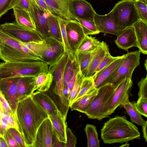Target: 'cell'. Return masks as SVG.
<instances>
[{
    "label": "cell",
    "instance_id": "obj_28",
    "mask_svg": "<svg viewBox=\"0 0 147 147\" xmlns=\"http://www.w3.org/2000/svg\"><path fill=\"white\" fill-rule=\"evenodd\" d=\"M53 80V76L51 73H42L35 77L33 92L36 91L44 92L50 87Z\"/></svg>",
    "mask_w": 147,
    "mask_h": 147
},
{
    "label": "cell",
    "instance_id": "obj_20",
    "mask_svg": "<svg viewBox=\"0 0 147 147\" xmlns=\"http://www.w3.org/2000/svg\"><path fill=\"white\" fill-rule=\"evenodd\" d=\"M31 96L49 116L62 114L54 101L44 92L36 91L32 94Z\"/></svg>",
    "mask_w": 147,
    "mask_h": 147
},
{
    "label": "cell",
    "instance_id": "obj_29",
    "mask_svg": "<svg viewBox=\"0 0 147 147\" xmlns=\"http://www.w3.org/2000/svg\"><path fill=\"white\" fill-rule=\"evenodd\" d=\"M101 42L94 37L86 35L80 44L77 51L92 52L95 51L100 45Z\"/></svg>",
    "mask_w": 147,
    "mask_h": 147
},
{
    "label": "cell",
    "instance_id": "obj_51",
    "mask_svg": "<svg viewBox=\"0 0 147 147\" xmlns=\"http://www.w3.org/2000/svg\"><path fill=\"white\" fill-rule=\"evenodd\" d=\"M40 7L47 13L52 14L49 11L45 0H35Z\"/></svg>",
    "mask_w": 147,
    "mask_h": 147
},
{
    "label": "cell",
    "instance_id": "obj_22",
    "mask_svg": "<svg viewBox=\"0 0 147 147\" xmlns=\"http://www.w3.org/2000/svg\"><path fill=\"white\" fill-rule=\"evenodd\" d=\"M35 77H20L17 84V97L18 102L31 96L33 93Z\"/></svg>",
    "mask_w": 147,
    "mask_h": 147
},
{
    "label": "cell",
    "instance_id": "obj_37",
    "mask_svg": "<svg viewBox=\"0 0 147 147\" xmlns=\"http://www.w3.org/2000/svg\"><path fill=\"white\" fill-rule=\"evenodd\" d=\"M94 88H95L93 76L92 75L89 77H85L83 80L80 91L75 100L86 94Z\"/></svg>",
    "mask_w": 147,
    "mask_h": 147
},
{
    "label": "cell",
    "instance_id": "obj_24",
    "mask_svg": "<svg viewBox=\"0 0 147 147\" xmlns=\"http://www.w3.org/2000/svg\"><path fill=\"white\" fill-rule=\"evenodd\" d=\"M109 51V50L108 45L104 41H102L100 46L94 51L91 61L86 71L85 77H89L94 74L96 69Z\"/></svg>",
    "mask_w": 147,
    "mask_h": 147
},
{
    "label": "cell",
    "instance_id": "obj_56",
    "mask_svg": "<svg viewBox=\"0 0 147 147\" xmlns=\"http://www.w3.org/2000/svg\"><path fill=\"white\" fill-rule=\"evenodd\" d=\"M143 2H144L146 4H147V0H140Z\"/></svg>",
    "mask_w": 147,
    "mask_h": 147
},
{
    "label": "cell",
    "instance_id": "obj_53",
    "mask_svg": "<svg viewBox=\"0 0 147 147\" xmlns=\"http://www.w3.org/2000/svg\"><path fill=\"white\" fill-rule=\"evenodd\" d=\"M0 147H8L5 139L3 135H1L0 137Z\"/></svg>",
    "mask_w": 147,
    "mask_h": 147
},
{
    "label": "cell",
    "instance_id": "obj_41",
    "mask_svg": "<svg viewBox=\"0 0 147 147\" xmlns=\"http://www.w3.org/2000/svg\"><path fill=\"white\" fill-rule=\"evenodd\" d=\"M24 43L30 50L41 59L44 47V40L41 42Z\"/></svg>",
    "mask_w": 147,
    "mask_h": 147
},
{
    "label": "cell",
    "instance_id": "obj_35",
    "mask_svg": "<svg viewBox=\"0 0 147 147\" xmlns=\"http://www.w3.org/2000/svg\"><path fill=\"white\" fill-rule=\"evenodd\" d=\"M85 76L79 71L77 74L75 83L67 99L69 106L75 100L80 91L82 81Z\"/></svg>",
    "mask_w": 147,
    "mask_h": 147
},
{
    "label": "cell",
    "instance_id": "obj_27",
    "mask_svg": "<svg viewBox=\"0 0 147 147\" xmlns=\"http://www.w3.org/2000/svg\"><path fill=\"white\" fill-rule=\"evenodd\" d=\"M13 9L16 22L18 25L26 29L36 31L33 20L28 12L17 7Z\"/></svg>",
    "mask_w": 147,
    "mask_h": 147
},
{
    "label": "cell",
    "instance_id": "obj_21",
    "mask_svg": "<svg viewBox=\"0 0 147 147\" xmlns=\"http://www.w3.org/2000/svg\"><path fill=\"white\" fill-rule=\"evenodd\" d=\"M115 42L119 48L127 51L130 48L136 47V38L133 26L122 31L117 36Z\"/></svg>",
    "mask_w": 147,
    "mask_h": 147
},
{
    "label": "cell",
    "instance_id": "obj_2",
    "mask_svg": "<svg viewBox=\"0 0 147 147\" xmlns=\"http://www.w3.org/2000/svg\"><path fill=\"white\" fill-rule=\"evenodd\" d=\"M138 128L124 116H116L106 122L101 130V137L105 144L127 142L139 139Z\"/></svg>",
    "mask_w": 147,
    "mask_h": 147
},
{
    "label": "cell",
    "instance_id": "obj_34",
    "mask_svg": "<svg viewBox=\"0 0 147 147\" xmlns=\"http://www.w3.org/2000/svg\"><path fill=\"white\" fill-rule=\"evenodd\" d=\"M84 130L87 140L88 147H100L99 141L96 127L91 124H87Z\"/></svg>",
    "mask_w": 147,
    "mask_h": 147
},
{
    "label": "cell",
    "instance_id": "obj_12",
    "mask_svg": "<svg viewBox=\"0 0 147 147\" xmlns=\"http://www.w3.org/2000/svg\"><path fill=\"white\" fill-rule=\"evenodd\" d=\"M44 47L41 59L50 65L57 60L65 52L62 42L50 37L44 39Z\"/></svg>",
    "mask_w": 147,
    "mask_h": 147
},
{
    "label": "cell",
    "instance_id": "obj_57",
    "mask_svg": "<svg viewBox=\"0 0 147 147\" xmlns=\"http://www.w3.org/2000/svg\"><path fill=\"white\" fill-rule=\"evenodd\" d=\"M1 135H1L0 134V136H1Z\"/></svg>",
    "mask_w": 147,
    "mask_h": 147
},
{
    "label": "cell",
    "instance_id": "obj_3",
    "mask_svg": "<svg viewBox=\"0 0 147 147\" xmlns=\"http://www.w3.org/2000/svg\"><path fill=\"white\" fill-rule=\"evenodd\" d=\"M0 59L4 62L42 61L25 45L0 30Z\"/></svg>",
    "mask_w": 147,
    "mask_h": 147
},
{
    "label": "cell",
    "instance_id": "obj_1",
    "mask_svg": "<svg viewBox=\"0 0 147 147\" xmlns=\"http://www.w3.org/2000/svg\"><path fill=\"white\" fill-rule=\"evenodd\" d=\"M15 114L26 147H33L37 130L49 115L31 96L18 102Z\"/></svg>",
    "mask_w": 147,
    "mask_h": 147
},
{
    "label": "cell",
    "instance_id": "obj_46",
    "mask_svg": "<svg viewBox=\"0 0 147 147\" xmlns=\"http://www.w3.org/2000/svg\"><path fill=\"white\" fill-rule=\"evenodd\" d=\"M66 142L65 147H75L77 143V138L69 128L66 131Z\"/></svg>",
    "mask_w": 147,
    "mask_h": 147
},
{
    "label": "cell",
    "instance_id": "obj_17",
    "mask_svg": "<svg viewBox=\"0 0 147 147\" xmlns=\"http://www.w3.org/2000/svg\"><path fill=\"white\" fill-rule=\"evenodd\" d=\"M53 129L49 117L42 123L37 131L33 147H52Z\"/></svg>",
    "mask_w": 147,
    "mask_h": 147
},
{
    "label": "cell",
    "instance_id": "obj_30",
    "mask_svg": "<svg viewBox=\"0 0 147 147\" xmlns=\"http://www.w3.org/2000/svg\"><path fill=\"white\" fill-rule=\"evenodd\" d=\"M67 53L68 59L64 73L63 89L67 87V85L72 76L74 69L76 66L78 64L75 53L72 52Z\"/></svg>",
    "mask_w": 147,
    "mask_h": 147
},
{
    "label": "cell",
    "instance_id": "obj_31",
    "mask_svg": "<svg viewBox=\"0 0 147 147\" xmlns=\"http://www.w3.org/2000/svg\"><path fill=\"white\" fill-rule=\"evenodd\" d=\"M49 28L51 37L62 43L60 28L57 16L47 13Z\"/></svg>",
    "mask_w": 147,
    "mask_h": 147
},
{
    "label": "cell",
    "instance_id": "obj_7",
    "mask_svg": "<svg viewBox=\"0 0 147 147\" xmlns=\"http://www.w3.org/2000/svg\"><path fill=\"white\" fill-rule=\"evenodd\" d=\"M114 90L113 86L110 84L98 89L97 95L84 113L89 118L100 120L107 117L108 103Z\"/></svg>",
    "mask_w": 147,
    "mask_h": 147
},
{
    "label": "cell",
    "instance_id": "obj_38",
    "mask_svg": "<svg viewBox=\"0 0 147 147\" xmlns=\"http://www.w3.org/2000/svg\"><path fill=\"white\" fill-rule=\"evenodd\" d=\"M57 17L60 28L62 43L64 47L65 52H71L68 44L66 30V26L67 20L59 16H57Z\"/></svg>",
    "mask_w": 147,
    "mask_h": 147
},
{
    "label": "cell",
    "instance_id": "obj_14",
    "mask_svg": "<svg viewBox=\"0 0 147 147\" xmlns=\"http://www.w3.org/2000/svg\"><path fill=\"white\" fill-rule=\"evenodd\" d=\"M66 30L70 50L71 52L75 53L86 35L81 26L76 20H67Z\"/></svg>",
    "mask_w": 147,
    "mask_h": 147
},
{
    "label": "cell",
    "instance_id": "obj_44",
    "mask_svg": "<svg viewBox=\"0 0 147 147\" xmlns=\"http://www.w3.org/2000/svg\"><path fill=\"white\" fill-rule=\"evenodd\" d=\"M135 107L141 115L147 117V99L138 98L136 102L134 103Z\"/></svg>",
    "mask_w": 147,
    "mask_h": 147
},
{
    "label": "cell",
    "instance_id": "obj_43",
    "mask_svg": "<svg viewBox=\"0 0 147 147\" xmlns=\"http://www.w3.org/2000/svg\"><path fill=\"white\" fill-rule=\"evenodd\" d=\"M7 130L13 137L20 147H26L22 134L16 128L10 127Z\"/></svg>",
    "mask_w": 147,
    "mask_h": 147
},
{
    "label": "cell",
    "instance_id": "obj_32",
    "mask_svg": "<svg viewBox=\"0 0 147 147\" xmlns=\"http://www.w3.org/2000/svg\"><path fill=\"white\" fill-rule=\"evenodd\" d=\"M121 105L125 109L131 121L142 126L145 120H144L141 115L136 109L134 103L129 100Z\"/></svg>",
    "mask_w": 147,
    "mask_h": 147
},
{
    "label": "cell",
    "instance_id": "obj_19",
    "mask_svg": "<svg viewBox=\"0 0 147 147\" xmlns=\"http://www.w3.org/2000/svg\"><path fill=\"white\" fill-rule=\"evenodd\" d=\"M50 12L67 20H75L69 9L70 0H45Z\"/></svg>",
    "mask_w": 147,
    "mask_h": 147
},
{
    "label": "cell",
    "instance_id": "obj_15",
    "mask_svg": "<svg viewBox=\"0 0 147 147\" xmlns=\"http://www.w3.org/2000/svg\"><path fill=\"white\" fill-rule=\"evenodd\" d=\"M70 11L75 19L94 21L96 13L91 4L86 0H70Z\"/></svg>",
    "mask_w": 147,
    "mask_h": 147
},
{
    "label": "cell",
    "instance_id": "obj_8",
    "mask_svg": "<svg viewBox=\"0 0 147 147\" xmlns=\"http://www.w3.org/2000/svg\"><path fill=\"white\" fill-rule=\"evenodd\" d=\"M141 52L139 50L128 52L109 84L114 89L126 78L132 79L133 72L140 64Z\"/></svg>",
    "mask_w": 147,
    "mask_h": 147
},
{
    "label": "cell",
    "instance_id": "obj_9",
    "mask_svg": "<svg viewBox=\"0 0 147 147\" xmlns=\"http://www.w3.org/2000/svg\"><path fill=\"white\" fill-rule=\"evenodd\" d=\"M2 31L23 43L42 42L44 39L36 31L25 28L16 22H5L0 25Z\"/></svg>",
    "mask_w": 147,
    "mask_h": 147
},
{
    "label": "cell",
    "instance_id": "obj_52",
    "mask_svg": "<svg viewBox=\"0 0 147 147\" xmlns=\"http://www.w3.org/2000/svg\"><path fill=\"white\" fill-rule=\"evenodd\" d=\"M143 137L146 142H147V121L145 120L142 126Z\"/></svg>",
    "mask_w": 147,
    "mask_h": 147
},
{
    "label": "cell",
    "instance_id": "obj_50",
    "mask_svg": "<svg viewBox=\"0 0 147 147\" xmlns=\"http://www.w3.org/2000/svg\"><path fill=\"white\" fill-rule=\"evenodd\" d=\"M52 147H65V143L60 141L54 130L52 138Z\"/></svg>",
    "mask_w": 147,
    "mask_h": 147
},
{
    "label": "cell",
    "instance_id": "obj_10",
    "mask_svg": "<svg viewBox=\"0 0 147 147\" xmlns=\"http://www.w3.org/2000/svg\"><path fill=\"white\" fill-rule=\"evenodd\" d=\"M132 84V79L126 78L114 89L108 103L107 117L113 113L118 107L129 100V92Z\"/></svg>",
    "mask_w": 147,
    "mask_h": 147
},
{
    "label": "cell",
    "instance_id": "obj_49",
    "mask_svg": "<svg viewBox=\"0 0 147 147\" xmlns=\"http://www.w3.org/2000/svg\"><path fill=\"white\" fill-rule=\"evenodd\" d=\"M31 4V0H19L16 7L25 10L30 15Z\"/></svg>",
    "mask_w": 147,
    "mask_h": 147
},
{
    "label": "cell",
    "instance_id": "obj_36",
    "mask_svg": "<svg viewBox=\"0 0 147 147\" xmlns=\"http://www.w3.org/2000/svg\"><path fill=\"white\" fill-rule=\"evenodd\" d=\"M81 26L85 35H95L100 33L94 21L76 19Z\"/></svg>",
    "mask_w": 147,
    "mask_h": 147
},
{
    "label": "cell",
    "instance_id": "obj_45",
    "mask_svg": "<svg viewBox=\"0 0 147 147\" xmlns=\"http://www.w3.org/2000/svg\"><path fill=\"white\" fill-rule=\"evenodd\" d=\"M139 91L138 98L147 99V75L141 79L138 83Z\"/></svg>",
    "mask_w": 147,
    "mask_h": 147
},
{
    "label": "cell",
    "instance_id": "obj_55",
    "mask_svg": "<svg viewBox=\"0 0 147 147\" xmlns=\"http://www.w3.org/2000/svg\"><path fill=\"white\" fill-rule=\"evenodd\" d=\"M147 59L146 60L145 63H144V66L145 67V68L147 70Z\"/></svg>",
    "mask_w": 147,
    "mask_h": 147
},
{
    "label": "cell",
    "instance_id": "obj_5",
    "mask_svg": "<svg viewBox=\"0 0 147 147\" xmlns=\"http://www.w3.org/2000/svg\"><path fill=\"white\" fill-rule=\"evenodd\" d=\"M111 12L121 32L140 20L134 0L118 1Z\"/></svg>",
    "mask_w": 147,
    "mask_h": 147
},
{
    "label": "cell",
    "instance_id": "obj_48",
    "mask_svg": "<svg viewBox=\"0 0 147 147\" xmlns=\"http://www.w3.org/2000/svg\"><path fill=\"white\" fill-rule=\"evenodd\" d=\"M0 101L2 105L4 111L10 114H15L13 112L8 102L0 90Z\"/></svg>",
    "mask_w": 147,
    "mask_h": 147
},
{
    "label": "cell",
    "instance_id": "obj_13",
    "mask_svg": "<svg viewBox=\"0 0 147 147\" xmlns=\"http://www.w3.org/2000/svg\"><path fill=\"white\" fill-rule=\"evenodd\" d=\"M20 77L0 79V90L15 114L18 102L17 97V84Z\"/></svg>",
    "mask_w": 147,
    "mask_h": 147
},
{
    "label": "cell",
    "instance_id": "obj_16",
    "mask_svg": "<svg viewBox=\"0 0 147 147\" xmlns=\"http://www.w3.org/2000/svg\"><path fill=\"white\" fill-rule=\"evenodd\" d=\"M125 55L115 61L99 72L94 74V86L96 89L109 84L123 61Z\"/></svg>",
    "mask_w": 147,
    "mask_h": 147
},
{
    "label": "cell",
    "instance_id": "obj_42",
    "mask_svg": "<svg viewBox=\"0 0 147 147\" xmlns=\"http://www.w3.org/2000/svg\"><path fill=\"white\" fill-rule=\"evenodd\" d=\"M19 0H0V18L8 10L13 9Z\"/></svg>",
    "mask_w": 147,
    "mask_h": 147
},
{
    "label": "cell",
    "instance_id": "obj_18",
    "mask_svg": "<svg viewBox=\"0 0 147 147\" xmlns=\"http://www.w3.org/2000/svg\"><path fill=\"white\" fill-rule=\"evenodd\" d=\"M94 21L100 33L111 34L117 36L121 33L111 11L104 15H100L96 13Z\"/></svg>",
    "mask_w": 147,
    "mask_h": 147
},
{
    "label": "cell",
    "instance_id": "obj_54",
    "mask_svg": "<svg viewBox=\"0 0 147 147\" xmlns=\"http://www.w3.org/2000/svg\"><path fill=\"white\" fill-rule=\"evenodd\" d=\"M4 111L2 105L0 101V119Z\"/></svg>",
    "mask_w": 147,
    "mask_h": 147
},
{
    "label": "cell",
    "instance_id": "obj_23",
    "mask_svg": "<svg viewBox=\"0 0 147 147\" xmlns=\"http://www.w3.org/2000/svg\"><path fill=\"white\" fill-rule=\"evenodd\" d=\"M136 35V47L141 53L147 54V23L139 20L133 26Z\"/></svg>",
    "mask_w": 147,
    "mask_h": 147
},
{
    "label": "cell",
    "instance_id": "obj_6",
    "mask_svg": "<svg viewBox=\"0 0 147 147\" xmlns=\"http://www.w3.org/2000/svg\"><path fill=\"white\" fill-rule=\"evenodd\" d=\"M68 59V53L65 52L57 60L49 65L48 69V72L51 73L53 76L55 82L54 91L60 101L62 108L61 112L65 114H67L69 107L67 98L63 92L64 73Z\"/></svg>",
    "mask_w": 147,
    "mask_h": 147
},
{
    "label": "cell",
    "instance_id": "obj_4",
    "mask_svg": "<svg viewBox=\"0 0 147 147\" xmlns=\"http://www.w3.org/2000/svg\"><path fill=\"white\" fill-rule=\"evenodd\" d=\"M49 65L41 61L0 63V79L14 77H36L48 72Z\"/></svg>",
    "mask_w": 147,
    "mask_h": 147
},
{
    "label": "cell",
    "instance_id": "obj_40",
    "mask_svg": "<svg viewBox=\"0 0 147 147\" xmlns=\"http://www.w3.org/2000/svg\"><path fill=\"white\" fill-rule=\"evenodd\" d=\"M125 55V54H124L121 56H113L111 55L109 51L108 52L96 69L94 74H96L99 72L111 63L116 60L123 57Z\"/></svg>",
    "mask_w": 147,
    "mask_h": 147
},
{
    "label": "cell",
    "instance_id": "obj_33",
    "mask_svg": "<svg viewBox=\"0 0 147 147\" xmlns=\"http://www.w3.org/2000/svg\"><path fill=\"white\" fill-rule=\"evenodd\" d=\"M94 51L92 52H86L77 51L75 53L80 71L84 76L86 71L92 59Z\"/></svg>",
    "mask_w": 147,
    "mask_h": 147
},
{
    "label": "cell",
    "instance_id": "obj_11",
    "mask_svg": "<svg viewBox=\"0 0 147 147\" xmlns=\"http://www.w3.org/2000/svg\"><path fill=\"white\" fill-rule=\"evenodd\" d=\"M30 15L34 22L36 31L44 39L51 37L49 28L47 13L35 0H31Z\"/></svg>",
    "mask_w": 147,
    "mask_h": 147
},
{
    "label": "cell",
    "instance_id": "obj_26",
    "mask_svg": "<svg viewBox=\"0 0 147 147\" xmlns=\"http://www.w3.org/2000/svg\"><path fill=\"white\" fill-rule=\"evenodd\" d=\"M53 130L61 142L65 143L66 142V131L67 124L66 118L62 114L49 116Z\"/></svg>",
    "mask_w": 147,
    "mask_h": 147
},
{
    "label": "cell",
    "instance_id": "obj_39",
    "mask_svg": "<svg viewBox=\"0 0 147 147\" xmlns=\"http://www.w3.org/2000/svg\"><path fill=\"white\" fill-rule=\"evenodd\" d=\"M134 3L140 20L147 23V4L140 0H134Z\"/></svg>",
    "mask_w": 147,
    "mask_h": 147
},
{
    "label": "cell",
    "instance_id": "obj_47",
    "mask_svg": "<svg viewBox=\"0 0 147 147\" xmlns=\"http://www.w3.org/2000/svg\"><path fill=\"white\" fill-rule=\"evenodd\" d=\"M4 136L6 141L8 147H20L19 145L7 130L5 133Z\"/></svg>",
    "mask_w": 147,
    "mask_h": 147
},
{
    "label": "cell",
    "instance_id": "obj_25",
    "mask_svg": "<svg viewBox=\"0 0 147 147\" xmlns=\"http://www.w3.org/2000/svg\"><path fill=\"white\" fill-rule=\"evenodd\" d=\"M98 89L94 88L80 98L74 100L69 106L71 110L84 113L97 95Z\"/></svg>",
    "mask_w": 147,
    "mask_h": 147
}]
</instances>
